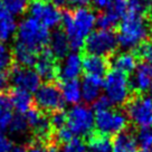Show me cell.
<instances>
[{"label": "cell", "instance_id": "cell-1", "mask_svg": "<svg viewBox=\"0 0 152 152\" xmlns=\"http://www.w3.org/2000/svg\"><path fill=\"white\" fill-rule=\"evenodd\" d=\"M96 16L90 8H76L71 10L66 8L62 11V26L65 31L69 48L78 52L84 47L85 38L92 33L95 26Z\"/></svg>", "mask_w": 152, "mask_h": 152}, {"label": "cell", "instance_id": "cell-34", "mask_svg": "<svg viewBox=\"0 0 152 152\" xmlns=\"http://www.w3.org/2000/svg\"><path fill=\"white\" fill-rule=\"evenodd\" d=\"M61 152H87V145L84 139L75 137L69 142L63 144Z\"/></svg>", "mask_w": 152, "mask_h": 152}, {"label": "cell", "instance_id": "cell-46", "mask_svg": "<svg viewBox=\"0 0 152 152\" xmlns=\"http://www.w3.org/2000/svg\"><path fill=\"white\" fill-rule=\"evenodd\" d=\"M139 152H152V148H150V149H141Z\"/></svg>", "mask_w": 152, "mask_h": 152}, {"label": "cell", "instance_id": "cell-13", "mask_svg": "<svg viewBox=\"0 0 152 152\" xmlns=\"http://www.w3.org/2000/svg\"><path fill=\"white\" fill-rule=\"evenodd\" d=\"M151 85L152 63H141L138 65L131 80H129L131 94H143L151 87Z\"/></svg>", "mask_w": 152, "mask_h": 152}, {"label": "cell", "instance_id": "cell-44", "mask_svg": "<svg viewBox=\"0 0 152 152\" xmlns=\"http://www.w3.org/2000/svg\"><path fill=\"white\" fill-rule=\"evenodd\" d=\"M52 4L55 7H57L58 9L63 8V9H66L67 5H68V0H52Z\"/></svg>", "mask_w": 152, "mask_h": 152}, {"label": "cell", "instance_id": "cell-26", "mask_svg": "<svg viewBox=\"0 0 152 152\" xmlns=\"http://www.w3.org/2000/svg\"><path fill=\"white\" fill-rule=\"evenodd\" d=\"M152 1L151 0H128V12L144 17H150Z\"/></svg>", "mask_w": 152, "mask_h": 152}, {"label": "cell", "instance_id": "cell-16", "mask_svg": "<svg viewBox=\"0 0 152 152\" xmlns=\"http://www.w3.org/2000/svg\"><path fill=\"white\" fill-rule=\"evenodd\" d=\"M48 47L52 50L53 55L58 61H63L68 55L69 52V43L66 34L63 29H55L49 37Z\"/></svg>", "mask_w": 152, "mask_h": 152}, {"label": "cell", "instance_id": "cell-10", "mask_svg": "<svg viewBox=\"0 0 152 152\" xmlns=\"http://www.w3.org/2000/svg\"><path fill=\"white\" fill-rule=\"evenodd\" d=\"M28 11L33 18L37 19L47 28H56L62 23V11L49 2L30 0Z\"/></svg>", "mask_w": 152, "mask_h": 152}, {"label": "cell", "instance_id": "cell-43", "mask_svg": "<svg viewBox=\"0 0 152 152\" xmlns=\"http://www.w3.org/2000/svg\"><path fill=\"white\" fill-rule=\"evenodd\" d=\"M91 0H68V4L74 8H83L84 6L88 5Z\"/></svg>", "mask_w": 152, "mask_h": 152}, {"label": "cell", "instance_id": "cell-14", "mask_svg": "<svg viewBox=\"0 0 152 152\" xmlns=\"http://www.w3.org/2000/svg\"><path fill=\"white\" fill-rule=\"evenodd\" d=\"M83 66H82V57L77 53L68 54L61 64H58V82H66L77 80L81 75Z\"/></svg>", "mask_w": 152, "mask_h": 152}, {"label": "cell", "instance_id": "cell-32", "mask_svg": "<svg viewBox=\"0 0 152 152\" xmlns=\"http://www.w3.org/2000/svg\"><path fill=\"white\" fill-rule=\"evenodd\" d=\"M29 129L28 122H27V119L24 114H17V115H14L12 116V120L10 122L9 125V130L11 133H18V134H21V133L26 132Z\"/></svg>", "mask_w": 152, "mask_h": 152}, {"label": "cell", "instance_id": "cell-39", "mask_svg": "<svg viewBox=\"0 0 152 152\" xmlns=\"http://www.w3.org/2000/svg\"><path fill=\"white\" fill-rule=\"evenodd\" d=\"M14 147L11 140L4 135V133H0V152H10Z\"/></svg>", "mask_w": 152, "mask_h": 152}, {"label": "cell", "instance_id": "cell-49", "mask_svg": "<svg viewBox=\"0 0 152 152\" xmlns=\"http://www.w3.org/2000/svg\"><path fill=\"white\" fill-rule=\"evenodd\" d=\"M150 88H151V93H152V85H151V87H150Z\"/></svg>", "mask_w": 152, "mask_h": 152}, {"label": "cell", "instance_id": "cell-18", "mask_svg": "<svg viewBox=\"0 0 152 152\" xmlns=\"http://www.w3.org/2000/svg\"><path fill=\"white\" fill-rule=\"evenodd\" d=\"M8 96L12 107H15L19 114H26L35 106L31 94L24 90L10 87V90L8 91Z\"/></svg>", "mask_w": 152, "mask_h": 152}, {"label": "cell", "instance_id": "cell-20", "mask_svg": "<svg viewBox=\"0 0 152 152\" xmlns=\"http://www.w3.org/2000/svg\"><path fill=\"white\" fill-rule=\"evenodd\" d=\"M110 65H112L113 69L122 72L124 74H131L138 67V59L131 53H120L114 54L109 58Z\"/></svg>", "mask_w": 152, "mask_h": 152}, {"label": "cell", "instance_id": "cell-6", "mask_svg": "<svg viewBox=\"0 0 152 152\" xmlns=\"http://www.w3.org/2000/svg\"><path fill=\"white\" fill-rule=\"evenodd\" d=\"M34 104L40 112L50 114L64 109L65 100L57 83H44L35 92Z\"/></svg>", "mask_w": 152, "mask_h": 152}, {"label": "cell", "instance_id": "cell-30", "mask_svg": "<svg viewBox=\"0 0 152 152\" xmlns=\"http://www.w3.org/2000/svg\"><path fill=\"white\" fill-rule=\"evenodd\" d=\"M1 2L11 16L24 15L28 10V1L26 0H1Z\"/></svg>", "mask_w": 152, "mask_h": 152}, {"label": "cell", "instance_id": "cell-35", "mask_svg": "<svg viewBox=\"0 0 152 152\" xmlns=\"http://www.w3.org/2000/svg\"><path fill=\"white\" fill-rule=\"evenodd\" d=\"M128 10V0H110L107 12L114 15L120 19L123 18Z\"/></svg>", "mask_w": 152, "mask_h": 152}, {"label": "cell", "instance_id": "cell-38", "mask_svg": "<svg viewBox=\"0 0 152 152\" xmlns=\"http://www.w3.org/2000/svg\"><path fill=\"white\" fill-rule=\"evenodd\" d=\"M112 109V103L110 102V100L103 95V96H100L97 100L93 103V110L96 112H101V111H106V110Z\"/></svg>", "mask_w": 152, "mask_h": 152}, {"label": "cell", "instance_id": "cell-11", "mask_svg": "<svg viewBox=\"0 0 152 152\" xmlns=\"http://www.w3.org/2000/svg\"><path fill=\"white\" fill-rule=\"evenodd\" d=\"M9 82L12 87L26 92H36L40 86V77L33 68H26L15 65L9 72Z\"/></svg>", "mask_w": 152, "mask_h": 152}, {"label": "cell", "instance_id": "cell-41", "mask_svg": "<svg viewBox=\"0 0 152 152\" xmlns=\"http://www.w3.org/2000/svg\"><path fill=\"white\" fill-rule=\"evenodd\" d=\"M10 90V82L8 74L0 73V93H7Z\"/></svg>", "mask_w": 152, "mask_h": 152}, {"label": "cell", "instance_id": "cell-27", "mask_svg": "<svg viewBox=\"0 0 152 152\" xmlns=\"http://www.w3.org/2000/svg\"><path fill=\"white\" fill-rule=\"evenodd\" d=\"M28 152H58V144L54 140L52 141H40L37 139H31L27 144Z\"/></svg>", "mask_w": 152, "mask_h": 152}, {"label": "cell", "instance_id": "cell-29", "mask_svg": "<svg viewBox=\"0 0 152 152\" xmlns=\"http://www.w3.org/2000/svg\"><path fill=\"white\" fill-rule=\"evenodd\" d=\"M133 54L141 63H152V42L148 39L143 40L133 49Z\"/></svg>", "mask_w": 152, "mask_h": 152}, {"label": "cell", "instance_id": "cell-48", "mask_svg": "<svg viewBox=\"0 0 152 152\" xmlns=\"http://www.w3.org/2000/svg\"><path fill=\"white\" fill-rule=\"evenodd\" d=\"M150 34H151V38H152V27H151V29H150Z\"/></svg>", "mask_w": 152, "mask_h": 152}, {"label": "cell", "instance_id": "cell-2", "mask_svg": "<svg viewBox=\"0 0 152 152\" xmlns=\"http://www.w3.org/2000/svg\"><path fill=\"white\" fill-rule=\"evenodd\" d=\"M148 17L126 12L120 23L118 42L123 49H134L140 43L145 40L149 34Z\"/></svg>", "mask_w": 152, "mask_h": 152}, {"label": "cell", "instance_id": "cell-4", "mask_svg": "<svg viewBox=\"0 0 152 152\" xmlns=\"http://www.w3.org/2000/svg\"><path fill=\"white\" fill-rule=\"evenodd\" d=\"M119 46L118 35L114 30H94L85 38L84 42V52L88 55L110 57L115 54Z\"/></svg>", "mask_w": 152, "mask_h": 152}, {"label": "cell", "instance_id": "cell-7", "mask_svg": "<svg viewBox=\"0 0 152 152\" xmlns=\"http://www.w3.org/2000/svg\"><path fill=\"white\" fill-rule=\"evenodd\" d=\"M105 96L112 105H124L131 96L128 75L116 69H112L106 74L104 81Z\"/></svg>", "mask_w": 152, "mask_h": 152}, {"label": "cell", "instance_id": "cell-28", "mask_svg": "<svg viewBox=\"0 0 152 152\" xmlns=\"http://www.w3.org/2000/svg\"><path fill=\"white\" fill-rule=\"evenodd\" d=\"M120 18L110 14L107 11H103L96 16L95 25L102 30H114L116 25L119 24Z\"/></svg>", "mask_w": 152, "mask_h": 152}, {"label": "cell", "instance_id": "cell-31", "mask_svg": "<svg viewBox=\"0 0 152 152\" xmlns=\"http://www.w3.org/2000/svg\"><path fill=\"white\" fill-rule=\"evenodd\" d=\"M49 118V122L52 125L54 132L58 131L63 128H66L67 125V113L64 110H59V111H55L53 113L48 114Z\"/></svg>", "mask_w": 152, "mask_h": 152}, {"label": "cell", "instance_id": "cell-25", "mask_svg": "<svg viewBox=\"0 0 152 152\" xmlns=\"http://www.w3.org/2000/svg\"><path fill=\"white\" fill-rule=\"evenodd\" d=\"M15 65L12 48L6 45L4 42H0V73L9 74Z\"/></svg>", "mask_w": 152, "mask_h": 152}, {"label": "cell", "instance_id": "cell-8", "mask_svg": "<svg viewBox=\"0 0 152 152\" xmlns=\"http://www.w3.org/2000/svg\"><path fill=\"white\" fill-rule=\"evenodd\" d=\"M67 128L71 132L80 137H88L94 131V114L86 105H75L67 113Z\"/></svg>", "mask_w": 152, "mask_h": 152}, {"label": "cell", "instance_id": "cell-21", "mask_svg": "<svg viewBox=\"0 0 152 152\" xmlns=\"http://www.w3.org/2000/svg\"><path fill=\"white\" fill-rule=\"evenodd\" d=\"M17 21L7 11L0 0V42L9 40L17 33Z\"/></svg>", "mask_w": 152, "mask_h": 152}, {"label": "cell", "instance_id": "cell-36", "mask_svg": "<svg viewBox=\"0 0 152 152\" xmlns=\"http://www.w3.org/2000/svg\"><path fill=\"white\" fill-rule=\"evenodd\" d=\"M75 138V135L71 132V130L67 128H63L58 131H55L53 134V140L59 145V144H65V143L69 142L71 140Z\"/></svg>", "mask_w": 152, "mask_h": 152}, {"label": "cell", "instance_id": "cell-40", "mask_svg": "<svg viewBox=\"0 0 152 152\" xmlns=\"http://www.w3.org/2000/svg\"><path fill=\"white\" fill-rule=\"evenodd\" d=\"M90 4H92L94 9L99 10L100 12H103V11H106L109 8L110 0H91Z\"/></svg>", "mask_w": 152, "mask_h": 152}, {"label": "cell", "instance_id": "cell-23", "mask_svg": "<svg viewBox=\"0 0 152 152\" xmlns=\"http://www.w3.org/2000/svg\"><path fill=\"white\" fill-rule=\"evenodd\" d=\"M87 152H112V142L107 135L93 131L85 138Z\"/></svg>", "mask_w": 152, "mask_h": 152}, {"label": "cell", "instance_id": "cell-3", "mask_svg": "<svg viewBox=\"0 0 152 152\" xmlns=\"http://www.w3.org/2000/svg\"><path fill=\"white\" fill-rule=\"evenodd\" d=\"M50 34L47 27L33 17L24 19L18 25L16 33V42L36 54L48 46Z\"/></svg>", "mask_w": 152, "mask_h": 152}, {"label": "cell", "instance_id": "cell-37", "mask_svg": "<svg viewBox=\"0 0 152 152\" xmlns=\"http://www.w3.org/2000/svg\"><path fill=\"white\" fill-rule=\"evenodd\" d=\"M12 112L11 110L0 107V133H2L4 130L9 128L10 122L12 120Z\"/></svg>", "mask_w": 152, "mask_h": 152}, {"label": "cell", "instance_id": "cell-42", "mask_svg": "<svg viewBox=\"0 0 152 152\" xmlns=\"http://www.w3.org/2000/svg\"><path fill=\"white\" fill-rule=\"evenodd\" d=\"M0 107L8 110H11V107H12L9 96H8V92L7 93H0Z\"/></svg>", "mask_w": 152, "mask_h": 152}, {"label": "cell", "instance_id": "cell-24", "mask_svg": "<svg viewBox=\"0 0 152 152\" xmlns=\"http://www.w3.org/2000/svg\"><path fill=\"white\" fill-rule=\"evenodd\" d=\"M65 102L77 105L82 100V84L77 80L58 83Z\"/></svg>", "mask_w": 152, "mask_h": 152}, {"label": "cell", "instance_id": "cell-50", "mask_svg": "<svg viewBox=\"0 0 152 152\" xmlns=\"http://www.w3.org/2000/svg\"><path fill=\"white\" fill-rule=\"evenodd\" d=\"M26 1H28V0H26Z\"/></svg>", "mask_w": 152, "mask_h": 152}, {"label": "cell", "instance_id": "cell-9", "mask_svg": "<svg viewBox=\"0 0 152 152\" xmlns=\"http://www.w3.org/2000/svg\"><path fill=\"white\" fill-rule=\"evenodd\" d=\"M95 131L103 135H116L128 129L126 114L116 110H106L96 112L94 116Z\"/></svg>", "mask_w": 152, "mask_h": 152}, {"label": "cell", "instance_id": "cell-5", "mask_svg": "<svg viewBox=\"0 0 152 152\" xmlns=\"http://www.w3.org/2000/svg\"><path fill=\"white\" fill-rule=\"evenodd\" d=\"M125 114L134 125L150 128L152 125V97L143 94H132L124 104Z\"/></svg>", "mask_w": 152, "mask_h": 152}, {"label": "cell", "instance_id": "cell-19", "mask_svg": "<svg viewBox=\"0 0 152 152\" xmlns=\"http://www.w3.org/2000/svg\"><path fill=\"white\" fill-rule=\"evenodd\" d=\"M137 147L135 134L131 129L118 133L112 140V152H137Z\"/></svg>", "mask_w": 152, "mask_h": 152}, {"label": "cell", "instance_id": "cell-12", "mask_svg": "<svg viewBox=\"0 0 152 152\" xmlns=\"http://www.w3.org/2000/svg\"><path fill=\"white\" fill-rule=\"evenodd\" d=\"M35 68L40 80L45 83L58 82V62L48 46L38 53Z\"/></svg>", "mask_w": 152, "mask_h": 152}, {"label": "cell", "instance_id": "cell-47", "mask_svg": "<svg viewBox=\"0 0 152 152\" xmlns=\"http://www.w3.org/2000/svg\"><path fill=\"white\" fill-rule=\"evenodd\" d=\"M37 1H43V2H47L48 0H37Z\"/></svg>", "mask_w": 152, "mask_h": 152}, {"label": "cell", "instance_id": "cell-17", "mask_svg": "<svg viewBox=\"0 0 152 152\" xmlns=\"http://www.w3.org/2000/svg\"><path fill=\"white\" fill-rule=\"evenodd\" d=\"M102 87H104V82L101 77L85 75L82 82V99L87 104H93L101 96Z\"/></svg>", "mask_w": 152, "mask_h": 152}, {"label": "cell", "instance_id": "cell-22", "mask_svg": "<svg viewBox=\"0 0 152 152\" xmlns=\"http://www.w3.org/2000/svg\"><path fill=\"white\" fill-rule=\"evenodd\" d=\"M12 53H14L15 64L21 67L26 68H33L36 65L37 62V55L35 52L30 50L29 48L25 47L24 45L19 43H15L12 47Z\"/></svg>", "mask_w": 152, "mask_h": 152}, {"label": "cell", "instance_id": "cell-33", "mask_svg": "<svg viewBox=\"0 0 152 152\" xmlns=\"http://www.w3.org/2000/svg\"><path fill=\"white\" fill-rule=\"evenodd\" d=\"M137 143L141 149H150L152 148V129L140 128L135 135Z\"/></svg>", "mask_w": 152, "mask_h": 152}, {"label": "cell", "instance_id": "cell-15", "mask_svg": "<svg viewBox=\"0 0 152 152\" xmlns=\"http://www.w3.org/2000/svg\"><path fill=\"white\" fill-rule=\"evenodd\" d=\"M82 66L86 75L102 78V76H106L109 73L110 62L105 57L85 54L82 58Z\"/></svg>", "mask_w": 152, "mask_h": 152}, {"label": "cell", "instance_id": "cell-45", "mask_svg": "<svg viewBox=\"0 0 152 152\" xmlns=\"http://www.w3.org/2000/svg\"><path fill=\"white\" fill-rule=\"evenodd\" d=\"M10 152H28V151H27L26 144H18V145H14Z\"/></svg>", "mask_w": 152, "mask_h": 152}]
</instances>
